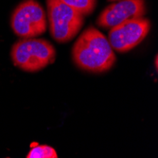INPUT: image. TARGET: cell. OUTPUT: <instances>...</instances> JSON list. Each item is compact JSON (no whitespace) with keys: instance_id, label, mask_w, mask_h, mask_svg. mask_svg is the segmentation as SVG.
I'll list each match as a JSON object with an SVG mask.
<instances>
[{"instance_id":"7","label":"cell","mask_w":158,"mask_h":158,"mask_svg":"<svg viewBox=\"0 0 158 158\" xmlns=\"http://www.w3.org/2000/svg\"><path fill=\"white\" fill-rule=\"evenodd\" d=\"M61 1L79 10L84 16L92 13L96 7V0H61Z\"/></svg>"},{"instance_id":"8","label":"cell","mask_w":158,"mask_h":158,"mask_svg":"<svg viewBox=\"0 0 158 158\" xmlns=\"http://www.w3.org/2000/svg\"><path fill=\"white\" fill-rule=\"evenodd\" d=\"M55 149L48 145H36L31 147V150L27 153V158H57Z\"/></svg>"},{"instance_id":"4","label":"cell","mask_w":158,"mask_h":158,"mask_svg":"<svg viewBox=\"0 0 158 158\" xmlns=\"http://www.w3.org/2000/svg\"><path fill=\"white\" fill-rule=\"evenodd\" d=\"M10 26L22 39L37 37L47 30L46 12L36 0H25L14 9Z\"/></svg>"},{"instance_id":"2","label":"cell","mask_w":158,"mask_h":158,"mask_svg":"<svg viewBox=\"0 0 158 158\" xmlns=\"http://www.w3.org/2000/svg\"><path fill=\"white\" fill-rule=\"evenodd\" d=\"M11 60L16 67L26 72H37L53 64L55 48L44 39H22L12 46Z\"/></svg>"},{"instance_id":"1","label":"cell","mask_w":158,"mask_h":158,"mask_svg":"<svg viewBox=\"0 0 158 158\" xmlns=\"http://www.w3.org/2000/svg\"><path fill=\"white\" fill-rule=\"evenodd\" d=\"M75 64L91 73H103L116 63V55L106 37L90 27L78 38L72 48Z\"/></svg>"},{"instance_id":"5","label":"cell","mask_w":158,"mask_h":158,"mask_svg":"<svg viewBox=\"0 0 158 158\" xmlns=\"http://www.w3.org/2000/svg\"><path fill=\"white\" fill-rule=\"evenodd\" d=\"M151 28L147 18H135L110 28L108 41L114 50L125 53L132 50L144 40Z\"/></svg>"},{"instance_id":"6","label":"cell","mask_w":158,"mask_h":158,"mask_svg":"<svg viewBox=\"0 0 158 158\" xmlns=\"http://www.w3.org/2000/svg\"><path fill=\"white\" fill-rule=\"evenodd\" d=\"M145 13L144 0H119L102 11L97 19V25L102 28H112L128 20L143 17Z\"/></svg>"},{"instance_id":"9","label":"cell","mask_w":158,"mask_h":158,"mask_svg":"<svg viewBox=\"0 0 158 158\" xmlns=\"http://www.w3.org/2000/svg\"><path fill=\"white\" fill-rule=\"evenodd\" d=\"M109 1H118V0H109Z\"/></svg>"},{"instance_id":"3","label":"cell","mask_w":158,"mask_h":158,"mask_svg":"<svg viewBox=\"0 0 158 158\" xmlns=\"http://www.w3.org/2000/svg\"><path fill=\"white\" fill-rule=\"evenodd\" d=\"M50 34L58 43L72 40L80 31L84 15L61 0H47Z\"/></svg>"}]
</instances>
